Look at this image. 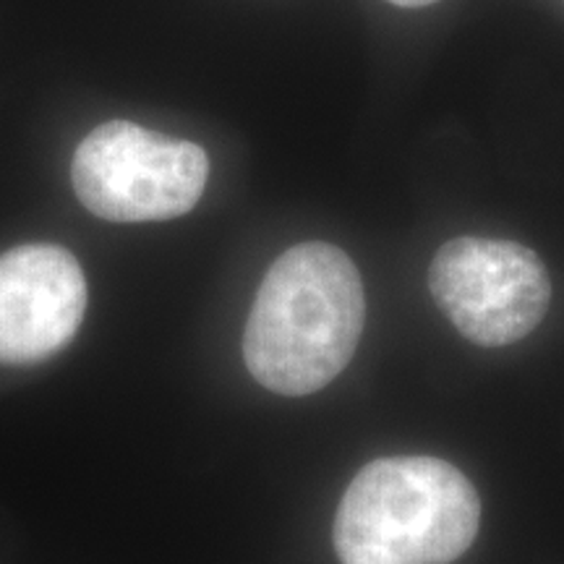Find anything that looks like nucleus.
<instances>
[{
	"mask_svg": "<svg viewBox=\"0 0 564 564\" xmlns=\"http://www.w3.org/2000/svg\"><path fill=\"white\" fill-rule=\"evenodd\" d=\"M364 282L333 243L288 249L253 299L243 335L246 369L264 390L303 398L340 377L361 343Z\"/></svg>",
	"mask_w": 564,
	"mask_h": 564,
	"instance_id": "f257e3e1",
	"label": "nucleus"
},
{
	"mask_svg": "<svg viewBox=\"0 0 564 564\" xmlns=\"http://www.w3.org/2000/svg\"><path fill=\"white\" fill-rule=\"evenodd\" d=\"M481 525V497L453 463L379 457L345 489L335 514L343 564H449Z\"/></svg>",
	"mask_w": 564,
	"mask_h": 564,
	"instance_id": "f03ea898",
	"label": "nucleus"
},
{
	"mask_svg": "<svg viewBox=\"0 0 564 564\" xmlns=\"http://www.w3.org/2000/svg\"><path fill=\"white\" fill-rule=\"evenodd\" d=\"M207 152L129 121L97 126L74 154L70 181L91 215L154 223L186 215L207 186Z\"/></svg>",
	"mask_w": 564,
	"mask_h": 564,
	"instance_id": "7ed1b4c3",
	"label": "nucleus"
},
{
	"mask_svg": "<svg viewBox=\"0 0 564 564\" xmlns=\"http://www.w3.org/2000/svg\"><path fill=\"white\" fill-rule=\"evenodd\" d=\"M429 291L465 340L502 348L544 322L552 280L539 253L514 241L463 236L429 267Z\"/></svg>",
	"mask_w": 564,
	"mask_h": 564,
	"instance_id": "20e7f679",
	"label": "nucleus"
},
{
	"mask_svg": "<svg viewBox=\"0 0 564 564\" xmlns=\"http://www.w3.org/2000/svg\"><path fill=\"white\" fill-rule=\"evenodd\" d=\"M87 312V280L61 246H17L0 257V364L26 366L66 348Z\"/></svg>",
	"mask_w": 564,
	"mask_h": 564,
	"instance_id": "39448f33",
	"label": "nucleus"
},
{
	"mask_svg": "<svg viewBox=\"0 0 564 564\" xmlns=\"http://www.w3.org/2000/svg\"><path fill=\"white\" fill-rule=\"evenodd\" d=\"M394 6H403V9H421V6L436 3V0H390Z\"/></svg>",
	"mask_w": 564,
	"mask_h": 564,
	"instance_id": "423d86ee",
	"label": "nucleus"
}]
</instances>
